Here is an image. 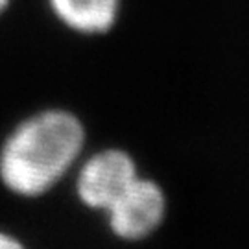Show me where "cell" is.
<instances>
[{
    "mask_svg": "<svg viewBox=\"0 0 249 249\" xmlns=\"http://www.w3.org/2000/svg\"><path fill=\"white\" fill-rule=\"evenodd\" d=\"M83 142V124L71 111L52 107L26 116L0 144V185L22 199L45 196L71 170Z\"/></svg>",
    "mask_w": 249,
    "mask_h": 249,
    "instance_id": "6da1fadb",
    "label": "cell"
},
{
    "mask_svg": "<svg viewBox=\"0 0 249 249\" xmlns=\"http://www.w3.org/2000/svg\"><path fill=\"white\" fill-rule=\"evenodd\" d=\"M131 157L118 150H106L90 157L78 176L76 190L81 203L90 209H109L135 181Z\"/></svg>",
    "mask_w": 249,
    "mask_h": 249,
    "instance_id": "7a4b0ae2",
    "label": "cell"
},
{
    "mask_svg": "<svg viewBox=\"0 0 249 249\" xmlns=\"http://www.w3.org/2000/svg\"><path fill=\"white\" fill-rule=\"evenodd\" d=\"M111 229L122 238H141L155 229L162 214L160 190L150 181L135 179L107 209Z\"/></svg>",
    "mask_w": 249,
    "mask_h": 249,
    "instance_id": "3957f363",
    "label": "cell"
},
{
    "mask_svg": "<svg viewBox=\"0 0 249 249\" xmlns=\"http://www.w3.org/2000/svg\"><path fill=\"white\" fill-rule=\"evenodd\" d=\"M53 15L72 32L102 36L118 20L122 0H48Z\"/></svg>",
    "mask_w": 249,
    "mask_h": 249,
    "instance_id": "277c9868",
    "label": "cell"
},
{
    "mask_svg": "<svg viewBox=\"0 0 249 249\" xmlns=\"http://www.w3.org/2000/svg\"><path fill=\"white\" fill-rule=\"evenodd\" d=\"M0 249H28L24 242L11 232L0 229Z\"/></svg>",
    "mask_w": 249,
    "mask_h": 249,
    "instance_id": "5b68a950",
    "label": "cell"
},
{
    "mask_svg": "<svg viewBox=\"0 0 249 249\" xmlns=\"http://www.w3.org/2000/svg\"><path fill=\"white\" fill-rule=\"evenodd\" d=\"M8 4H9V0H0V13L8 8Z\"/></svg>",
    "mask_w": 249,
    "mask_h": 249,
    "instance_id": "8992f818",
    "label": "cell"
}]
</instances>
